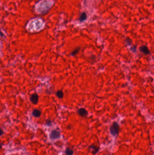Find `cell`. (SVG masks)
<instances>
[{
    "label": "cell",
    "mask_w": 154,
    "mask_h": 155,
    "mask_svg": "<svg viewBox=\"0 0 154 155\" xmlns=\"http://www.w3.org/2000/svg\"><path fill=\"white\" fill-rule=\"evenodd\" d=\"M119 125L116 122H114L110 127V133L113 136H115L118 134L119 132Z\"/></svg>",
    "instance_id": "obj_1"
},
{
    "label": "cell",
    "mask_w": 154,
    "mask_h": 155,
    "mask_svg": "<svg viewBox=\"0 0 154 155\" xmlns=\"http://www.w3.org/2000/svg\"><path fill=\"white\" fill-rule=\"evenodd\" d=\"M60 132L57 129L52 130L50 134V138L52 140H55L60 137Z\"/></svg>",
    "instance_id": "obj_2"
},
{
    "label": "cell",
    "mask_w": 154,
    "mask_h": 155,
    "mask_svg": "<svg viewBox=\"0 0 154 155\" xmlns=\"http://www.w3.org/2000/svg\"><path fill=\"white\" fill-rule=\"evenodd\" d=\"M77 113L80 117L85 118L87 117L88 114V112L84 108H80L77 110Z\"/></svg>",
    "instance_id": "obj_3"
},
{
    "label": "cell",
    "mask_w": 154,
    "mask_h": 155,
    "mask_svg": "<svg viewBox=\"0 0 154 155\" xmlns=\"http://www.w3.org/2000/svg\"><path fill=\"white\" fill-rule=\"evenodd\" d=\"M139 50H140L141 52L143 53L145 55H148L149 54H150V51L147 45H142L139 48Z\"/></svg>",
    "instance_id": "obj_4"
},
{
    "label": "cell",
    "mask_w": 154,
    "mask_h": 155,
    "mask_svg": "<svg viewBox=\"0 0 154 155\" xmlns=\"http://www.w3.org/2000/svg\"><path fill=\"white\" fill-rule=\"evenodd\" d=\"M89 149L92 152L93 154L94 155L97 154L99 150V147L97 146H96V145H94V144L90 145L89 147Z\"/></svg>",
    "instance_id": "obj_5"
},
{
    "label": "cell",
    "mask_w": 154,
    "mask_h": 155,
    "mask_svg": "<svg viewBox=\"0 0 154 155\" xmlns=\"http://www.w3.org/2000/svg\"><path fill=\"white\" fill-rule=\"evenodd\" d=\"M39 99L37 93H34L31 96L30 100L34 104H37Z\"/></svg>",
    "instance_id": "obj_6"
},
{
    "label": "cell",
    "mask_w": 154,
    "mask_h": 155,
    "mask_svg": "<svg viewBox=\"0 0 154 155\" xmlns=\"http://www.w3.org/2000/svg\"><path fill=\"white\" fill-rule=\"evenodd\" d=\"M41 114V112L38 109H34L33 111L32 115L35 118H39Z\"/></svg>",
    "instance_id": "obj_7"
},
{
    "label": "cell",
    "mask_w": 154,
    "mask_h": 155,
    "mask_svg": "<svg viewBox=\"0 0 154 155\" xmlns=\"http://www.w3.org/2000/svg\"><path fill=\"white\" fill-rule=\"evenodd\" d=\"M86 18H87V14H86V13L84 12H82L80 14L79 20L80 22H83L84 20H86Z\"/></svg>",
    "instance_id": "obj_8"
},
{
    "label": "cell",
    "mask_w": 154,
    "mask_h": 155,
    "mask_svg": "<svg viewBox=\"0 0 154 155\" xmlns=\"http://www.w3.org/2000/svg\"><path fill=\"white\" fill-rule=\"evenodd\" d=\"M80 47L76 48L75 49H74V50L72 51V52L71 53L70 55H71L72 56H74L75 55H77V54L79 53L80 50Z\"/></svg>",
    "instance_id": "obj_9"
},
{
    "label": "cell",
    "mask_w": 154,
    "mask_h": 155,
    "mask_svg": "<svg viewBox=\"0 0 154 155\" xmlns=\"http://www.w3.org/2000/svg\"><path fill=\"white\" fill-rule=\"evenodd\" d=\"M56 95L59 98H62L64 96V93L62 90H58L56 93Z\"/></svg>",
    "instance_id": "obj_10"
},
{
    "label": "cell",
    "mask_w": 154,
    "mask_h": 155,
    "mask_svg": "<svg viewBox=\"0 0 154 155\" xmlns=\"http://www.w3.org/2000/svg\"><path fill=\"white\" fill-rule=\"evenodd\" d=\"M65 153L66 155H73L74 153L73 150L69 148H67L65 150Z\"/></svg>",
    "instance_id": "obj_11"
},
{
    "label": "cell",
    "mask_w": 154,
    "mask_h": 155,
    "mask_svg": "<svg viewBox=\"0 0 154 155\" xmlns=\"http://www.w3.org/2000/svg\"><path fill=\"white\" fill-rule=\"evenodd\" d=\"M126 43H127V44L128 45H131V44H132V41L130 38H127V39H126Z\"/></svg>",
    "instance_id": "obj_12"
},
{
    "label": "cell",
    "mask_w": 154,
    "mask_h": 155,
    "mask_svg": "<svg viewBox=\"0 0 154 155\" xmlns=\"http://www.w3.org/2000/svg\"><path fill=\"white\" fill-rule=\"evenodd\" d=\"M137 47L136 45H134V46H133L131 48L130 50L132 51V52H135L136 51V50H137Z\"/></svg>",
    "instance_id": "obj_13"
},
{
    "label": "cell",
    "mask_w": 154,
    "mask_h": 155,
    "mask_svg": "<svg viewBox=\"0 0 154 155\" xmlns=\"http://www.w3.org/2000/svg\"><path fill=\"white\" fill-rule=\"evenodd\" d=\"M46 124L47 125V126H51V125H52V122H51V121L50 120H47V121L46 122Z\"/></svg>",
    "instance_id": "obj_14"
},
{
    "label": "cell",
    "mask_w": 154,
    "mask_h": 155,
    "mask_svg": "<svg viewBox=\"0 0 154 155\" xmlns=\"http://www.w3.org/2000/svg\"><path fill=\"white\" fill-rule=\"evenodd\" d=\"M3 133H4L3 131L1 128H0V136H2L3 134Z\"/></svg>",
    "instance_id": "obj_15"
},
{
    "label": "cell",
    "mask_w": 154,
    "mask_h": 155,
    "mask_svg": "<svg viewBox=\"0 0 154 155\" xmlns=\"http://www.w3.org/2000/svg\"><path fill=\"white\" fill-rule=\"evenodd\" d=\"M0 36H1V37H3V35H4L3 34L1 31H0Z\"/></svg>",
    "instance_id": "obj_16"
},
{
    "label": "cell",
    "mask_w": 154,
    "mask_h": 155,
    "mask_svg": "<svg viewBox=\"0 0 154 155\" xmlns=\"http://www.w3.org/2000/svg\"><path fill=\"white\" fill-rule=\"evenodd\" d=\"M2 147V144L1 143H0V149Z\"/></svg>",
    "instance_id": "obj_17"
}]
</instances>
